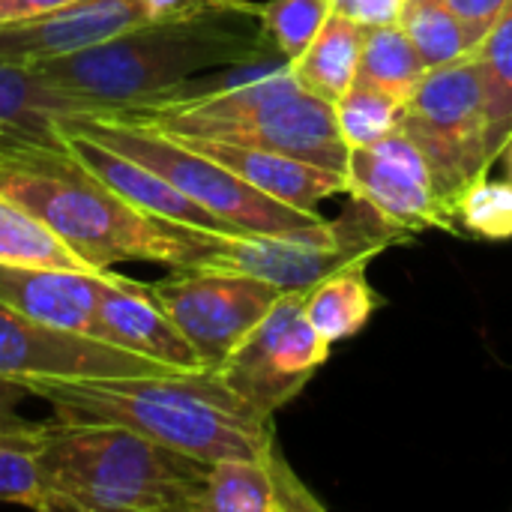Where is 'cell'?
Instances as JSON below:
<instances>
[{
  "instance_id": "6da1fadb",
  "label": "cell",
  "mask_w": 512,
  "mask_h": 512,
  "mask_svg": "<svg viewBox=\"0 0 512 512\" xmlns=\"http://www.w3.org/2000/svg\"><path fill=\"white\" fill-rule=\"evenodd\" d=\"M63 423H111L201 459H264L273 417L240 399L213 369L126 378H21Z\"/></svg>"
},
{
  "instance_id": "7a4b0ae2",
  "label": "cell",
  "mask_w": 512,
  "mask_h": 512,
  "mask_svg": "<svg viewBox=\"0 0 512 512\" xmlns=\"http://www.w3.org/2000/svg\"><path fill=\"white\" fill-rule=\"evenodd\" d=\"M0 195L27 207L96 267L153 261L171 270L195 267L216 234L138 210L99 183L69 150L21 144L0 159Z\"/></svg>"
},
{
  "instance_id": "3957f363",
  "label": "cell",
  "mask_w": 512,
  "mask_h": 512,
  "mask_svg": "<svg viewBox=\"0 0 512 512\" xmlns=\"http://www.w3.org/2000/svg\"><path fill=\"white\" fill-rule=\"evenodd\" d=\"M45 512H198L210 465L111 423H42Z\"/></svg>"
},
{
  "instance_id": "277c9868",
  "label": "cell",
  "mask_w": 512,
  "mask_h": 512,
  "mask_svg": "<svg viewBox=\"0 0 512 512\" xmlns=\"http://www.w3.org/2000/svg\"><path fill=\"white\" fill-rule=\"evenodd\" d=\"M237 15H198L147 21L84 51L33 63L60 90L102 102L111 114L147 108L168 90L219 66H240L276 54L258 30Z\"/></svg>"
},
{
  "instance_id": "5b68a950",
  "label": "cell",
  "mask_w": 512,
  "mask_h": 512,
  "mask_svg": "<svg viewBox=\"0 0 512 512\" xmlns=\"http://www.w3.org/2000/svg\"><path fill=\"white\" fill-rule=\"evenodd\" d=\"M123 117L144 120L174 135L264 147L339 174L348 171L351 147L339 135L333 102L309 93L297 81L291 63L231 90L174 105L123 111Z\"/></svg>"
},
{
  "instance_id": "8992f818",
  "label": "cell",
  "mask_w": 512,
  "mask_h": 512,
  "mask_svg": "<svg viewBox=\"0 0 512 512\" xmlns=\"http://www.w3.org/2000/svg\"><path fill=\"white\" fill-rule=\"evenodd\" d=\"M66 132L93 138L153 168L183 195L231 225L237 234H291L324 222L321 213H306L264 195L222 162L180 144L177 138L144 120L123 114H78L75 120L63 123V135Z\"/></svg>"
},
{
  "instance_id": "52a82bcc",
  "label": "cell",
  "mask_w": 512,
  "mask_h": 512,
  "mask_svg": "<svg viewBox=\"0 0 512 512\" xmlns=\"http://www.w3.org/2000/svg\"><path fill=\"white\" fill-rule=\"evenodd\" d=\"M411 234L393 228L369 201L348 195L336 222H318L291 234H216L195 270H222L264 279L282 291H306L324 276L372 261Z\"/></svg>"
},
{
  "instance_id": "ba28073f",
  "label": "cell",
  "mask_w": 512,
  "mask_h": 512,
  "mask_svg": "<svg viewBox=\"0 0 512 512\" xmlns=\"http://www.w3.org/2000/svg\"><path fill=\"white\" fill-rule=\"evenodd\" d=\"M399 129L426 156L441 201L453 210L465 189L492 168L489 111L480 66L471 57L429 69L405 102Z\"/></svg>"
},
{
  "instance_id": "9c48e42d",
  "label": "cell",
  "mask_w": 512,
  "mask_h": 512,
  "mask_svg": "<svg viewBox=\"0 0 512 512\" xmlns=\"http://www.w3.org/2000/svg\"><path fill=\"white\" fill-rule=\"evenodd\" d=\"M330 345L309 324L303 291H282L258 327L213 372L255 411L273 417L327 363Z\"/></svg>"
},
{
  "instance_id": "30bf717a",
  "label": "cell",
  "mask_w": 512,
  "mask_h": 512,
  "mask_svg": "<svg viewBox=\"0 0 512 512\" xmlns=\"http://www.w3.org/2000/svg\"><path fill=\"white\" fill-rule=\"evenodd\" d=\"M150 291L207 369H219L282 297V288L264 279L195 267L174 270Z\"/></svg>"
},
{
  "instance_id": "8fae6325",
  "label": "cell",
  "mask_w": 512,
  "mask_h": 512,
  "mask_svg": "<svg viewBox=\"0 0 512 512\" xmlns=\"http://www.w3.org/2000/svg\"><path fill=\"white\" fill-rule=\"evenodd\" d=\"M180 375L120 345L57 330L0 303V378H126Z\"/></svg>"
},
{
  "instance_id": "7c38bea8",
  "label": "cell",
  "mask_w": 512,
  "mask_h": 512,
  "mask_svg": "<svg viewBox=\"0 0 512 512\" xmlns=\"http://www.w3.org/2000/svg\"><path fill=\"white\" fill-rule=\"evenodd\" d=\"M345 177L348 195L369 201L393 228L405 234L426 228L456 231V216L441 201L426 156L402 129L369 147L351 150Z\"/></svg>"
},
{
  "instance_id": "4fadbf2b",
  "label": "cell",
  "mask_w": 512,
  "mask_h": 512,
  "mask_svg": "<svg viewBox=\"0 0 512 512\" xmlns=\"http://www.w3.org/2000/svg\"><path fill=\"white\" fill-rule=\"evenodd\" d=\"M147 21L144 0H78L42 18L0 24V57L33 66L84 51Z\"/></svg>"
},
{
  "instance_id": "5bb4252c",
  "label": "cell",
  "mask_w": 512,
  "mask_h": 512,
  "mask_svg": "<svg viewBox=\"0 0 512 512\" xmlns=\"http://www.w3.org/2000/svg\"><path fill=\"white\" fill-rule=\"evenodd\" d=\"M120 273L96 270H57V267H3L0 264V303L15 312L69 330L78 336L102 339L105 330L99 321V300Z\"/></svg>"
},
{
  "instance_id": "9a60e30c",
  "label": "cell",
  "mask_w": 512,
  "mask_h": 512,
  "mask_svg": "<svg viewBox=\"0 0 512 512\" xmlns=\"http://www.w3.org/2000/svg\"><path fill=\"white\" fill-rule=\"evenodd\" d=\"M180 144L222 162L231 168L237 177H243L249 186L261 189L264 195L291 204L306 213H318V204L330 195L345 192L348 195V177L339 171H330L324 165L264 150V147H246V144H228V141H213V138H198V135H174Z\"/></svg>"
},
{
  "instance_id": "2e32d148",
  "label": "cell",
  "mask_w": 512,
  "mask_h": 512,
  "mask_svg": "<svg viewBox=\"0 0 512 512\" xmlns=\"http://www.w3.org/2000/svg\"><path fill=\"white\" fill-rule=\"evenodd\" d=\"M66 150L99 183H105L123 201L135 204L138 210H144L150 216H159V219H168V222H177L186 228L210 231V234H237L231 225H225L219 216L204 210L189 195H183L162 174H156L153 168L123 156V153H117V150L93 141V138H84L78 132H66Z\"/></svg>"
},
{
  "instance_id": "e0dca14e",
  "label": "cell",
  "mask_w": 512,
  "mask_h": 512,
  "mask_svg": "<svg viewBox=\"0 0 512 512\" xmlns=\"http://www.w3.org/2000/svg\"><path fill=\"white\" fill-rule=\"evenodd\" d=\"M99 321L105 342L120 345L132 354L150 357L177 372H204L207 363L177 330V324L156 303L150 285L120 276L99 300Z\"/></svg>"
},
{
  "instance_id": "ac0fdd59",
  "label": "cell",
  "mask_w": 512,
  "mask_h": 512,
  "mask_svg": "<svg viewBox=\"0 0 512 512\" xmlns=\"http://www.w3.org/2000/svg\"><path fill=\"white\" fill-rule=\"evenodd\" d=\"M78 114H111L102 102L69 93L45 81L24 63L0 57V132L18 144L66 147L63 123Z\"/></svg>"
},
{
  "instance_id": "d6986e66",
  "label": "cell",
  "mask_w": 512,
  "mask_h": 512,
  "mask_svg": "<svg viewBox=\"0 0 512 512\" xmlns=\"http://www.w3.org/2000/svg\"><path fill=\"white\" fill-rule=\"evenodd\" d=\"M324 504L309 495L285 465L279 447L264 459H219L210 465L198 512H318Z\"/></svg>"
},
{
  "instance_id": "ffe728a7",
  "label": "cell",
  "mask_w": 512,
  "mask_h": 512,
  "mask_svg": "<svg viewBox=\"0 0 512 512\" xmlns=\"http://www.w3.org/2000/svg\"><path fill=\"white\" fill-rule=\"evenodd\" d=\"M366 267V261H357L303 291L306 318L327 342L357 336L384 306L381 294L366 279Z\"/></svg>"
},
{
  "instance_id": "44dd1931",
  "label": "cell",
  "mask_w": 512,
  "mask_h": 512,
  "mask_svg": "<svg viewBox=\"0 0 512 512\" xmlns=\"http://www.w3.org/2000/svg\"><path fill=\"white\" fill-rule=\"evenodd\" d=\"M360 48H363V24H357L342 12H330L312 45L303 51V57L291 63V69L309 93L336 102L357 81Z\"/></svg>"
},
{
  "instance_id": "7402d4cb",
  "label": "cell",
  "mask_w": 512,
  "mask_h": 512,
  "mask_svg": "<svg viewBox=\"0 0 512 512\" xmlns=\"http://www.w3.org/2000/svg\"><path fill=\"white\" fill-rule=\"evenodd\" d=\"M0 264L3 267H57V270H108L81 258L57 231L12 198L0 195Z\"/></svg>"
},
{
  "instance_id": "603a6c76",
  "label": "cell",
  "mask_w": 512,
  "mask_h": 512,
  "mask_svg": "<svg viewBox=\"0 0 512 512\" xmlns=\"http://www.w3.org/2000/svg\"><path fill=\"white\" fill-rule=\"evenodd\" d=\"M426 72V63L420 60L417 48L399 24L363 27V48L354 84H366L381 93H390L399 102H408Z\"/></svg>"
},
{
  "instance_id": "cb8c5ba5",
  "label": "cell",
  "mask_w": 512,
  "mask_h": 512,
  "mask_svg": "<svg viewBox=\"0 0 512 512\" xmlns=\"http://www.w3.org/2000/svg\"><path fill=\"white\" fill-rule=\"evenodd\" d=\"M474 60L483 78L489 111V153L495 162L512 135V0H507L495 27L477 45Z\"/></svg>"
},
{
  "instance_id": "d4e9b609",
  "label": "cell",
  "mask_w": 512,
  "mask_h": 512,
  "mask_svg": "<svg viewBox=\"0 0 512 512\" xmlns=\"http://www.w3.org/2000/svg\"><path fill=\"white\" fill-rule=\"evenodd\" d=\"M396 24L405 30L426 69H441L474 54L462 24L444 0H405Z\"/></svg>"
},
{
  "instance_id": "484cf974",
  "label": "cell",
  "mask_w": 512,
  "mask_h": 512,
  "mask_svg": "<svg viewBox=\"0 0 512 512\" xmlns=\"http://www.w3.org/2000/svg\"><path fill=\"white\" fill-rule=\"evenodd\" d=\"M330 12V0H267L258 3L255 21L276 57L294 63L312 45Z\"/></svg>"
},
{
  "instance_id": "4316f807",
  "label": "cell",
  "mask_w": 512,
  "mask_h": 512,
  "mask_svg": "<svg viewBox=\"0 0 512 512\" xmlns=\"http://www.w3.org/2000/svg\"><path fill=\"white\" fill-rule=\"evenodd\" d=\"M402 108H405V102H399L390 93H381L375 87H366V84H351V90L333 102L339 135L351 150L369 147V144L393 135L399 129Z\"/></svg>"
},
{
  "instance_id": "83f0119b",
  "label": "cell",
  "mask_w": 512,
  "mask_h": 512,
  "mask_svg": "<svg viewBox=\"0 0 512 512\" xmlns=\"http://www.w3.org/2000/svg\"><path fill=\"white\" fill-rule=\"evenodd\" d=\"M39 429L42 423L27 435H0V504L45 512V489L36 465Z\"/></svg>"
},
{
  "instance_id": "f1b7e54d",
  "label": "cell",
  "mask_w": 512,
  "mask_h": 512,
  "mask_svg": "<svg viewBox=\"0 0 512 512\" xmlns=\"http://www.w3.org/2000/svg\"><path fill=\"white\" fill-rule=\"evenodd\" d=\"M456 219L465 231L486 240H512V183L480 177L456 204Z\"/></svg>"
},
{
  "instance_id": "f546056e",
  "label": "cell",
  "mask_w": 512,
  "mask_h": 512,
  "mask_svg": "<svg viewBox=\"0 0 512 512\" xmlns=\"http://www.w3.org/2000/svg\"><path fill=\"white\" fill-rule=\"evenodd\" d=\"M444 6L456 15V21L462 24L471 48L477 51V45L489 36V30L501 18L507 0H444Z\"/></svg>"
},
{
  "instance_id": "4dcf8cb0",
  "label": "cell",
  "mask_w": 512,
  "mask_h": 512,
  "mask_svg": "<svg viewBox=\"0 0 512 512\" xmlns=\"http://www.w3.org/2000/svg\"><path fill=\"white\" fill-rule=\"evenodd\" d=\"M30 399V390L15 378H0V435H27L39 423L21 417V405Z\"/></svg>"
},
{
  "instance_id": "1f68e13d",
  "label": "cell",
  "mask_w": 512,
  "mask_h": 512,
  "mask_svg": "<svg viewBox=\"0 0 512 512\" xmlns=\"http://www.w3.org/2000/svg\"><path fill=\"white\" fill-rule=\"evenodd\" d=\"M333 12L354 18L363 27L375 24H396L402 12V0H330Z\"/></svg>"
},
{
  "instance_id": "d6a6232c",
  "label": "cell",
  "mask_w": 512,
  "mask_h": 512,
  "mask_svg": "<svg viewBox=\"0 0 512 512\" xmlns=\"http://www.w3.org/2000/svg\"><path fill=\"white\" fill-rule=\"evenodd\" d=\"M72 3H78V0H0V24L42 18L48 12H57Z\"/></svg>"
},
{
  "instance_id": "836d02e7",
  "label": "cell",
  "mask_w": 512,
  "mask_h": 512,
  "mask_svg": "<svg viewBox=\"0 0 512 512\" xmlns=\"http://www.w3.org/2000/svg\"><path fill=\"white\" fill-rule=\"evenodd\" d=\"M15 147H21V144H18L15 138H9L6 132H0V159H6Z\"/></svg>"
},
{
  "instance_id": "e575fe53",
  "label": "cell",
  "mask_w": 512,
  "mask_h": 512,
  "mask_svg": "<svg viewBox=\"0 0 512 512\" xmlns=\"http://www.w3.org/2000/svg\"><path fill=\"white\" fill-rule=\"evenodd\" d=\"M501 159H504V168H507V177H510V183H512V135L507 138L504 150H501Z\"/></svg>"
},
{
  "instance_id": "d590c367",
  "label": "cell",
  "mask_w": 512,
  "mask_h": 512,
  "mask_svg": "<svg viewBox=\"0 0 512 512\" xmlns=\"http://www.w3.org/2000/svg\"><path fill=\"white\" fill-rule=\"evenodd\" d=\"M402 3H405V0H402Z\"/></svg>"
}]
</instances>
